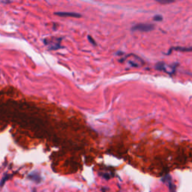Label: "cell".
I'll use <instances>...</instances> for the list:
<instances>
[{"label": "cell", "mask_w": 192, "mask_h": 192, "mask_svg": "<svg viewBox=\"0 0 192 192\" xmlns=\"http://www.w3.org/2000/svg\"><path fill=\"white\" fill-rule=\"evenodd\" d=\"M155 26L152 24L140 23L132 27L131 30L133 31H140V32H149L154 30Z\"/></svg>", "instance_id": "obj_1"}, {"label": "cell", "mask_w": 192, "mask_h": 192, "mask_svg": "<svg viewBox=\"0 0 192 192\" xmlns=\"http://www.w3.org/2000/svg\"><path fill=\"white\" fill-rule=\"evenodd\" d=\"M56 15L62 16V17H80V14H77V13L73 12H58L56 13Z\"/></svg>", "instance_id": "obj_2"}, {"label": "cell", "mask_w": 192, "mask_h": 192, "mask_svg": "<svg viewBox=\"0 0 192 192\" xmlns=\"http://www.w3.org/2000/svg\"><path fill=\"white\" fill-rule=\"evenodd\" d=\"M172 50L182 51V52H186V51H192V47H173L172 49H170V51H172Z\"/></svg>", "instance_id": "obj_3"}, {"label": "cell", "mask_w": 192, "mask_h": 192, "mask_svg": "<svg viewBox=\"0 0 192 192\" xmlns=\"http://www.w3.org/2000/svg\"><path fill=\"white\" fill-rule=\"evenodd\" d=\"M168 185H169V189H170V191L169 192H176V185L173 183L172 181L169 182Z\"/></svg>", "instance_id": "obj_4"}, {"label": "cell", "mask_w": 192, "mask_h": 192, "mask_svg": "<svg viewBox=\"0 0 192 192\" xmlns=\"http://www.w3.org/2000/svg\"><path fill=\"white\" fill-rule=\"evenodd\" d=\"M153 20H154L155 21H161V20H163V17L161 15L158 14V15H155L153 17Z\"/></svg>", "instance_id": "obj_5"}, {"label": "cell", "mask_w": 192, "mask_h": 192, "mask_svg": "<svg viewBox=\"0 0 192 192\" xmlns=\"http://www.w3.org/2000/svg\"><path fill=\"white\" fill-rule=\"evenodd\" d=\"M158 2L161 3V4H170V3L174 2V1H161V0H159Z\"/></svg>", "instance_id": "obj_6"}, {"label": "cell", "mask_w": 192, "mask_h": 192, "mask_svg": "<svg viewBox=\"0 0 192 192\" xmlns=\"http://www.w3.org/2000/svg\"><path fill=\"white\" fill-rule=\"evenodd\" d=\"M88 39H89V41H90V42H91L92 44H93L96 45V41H95V40H94V39H93V38H92L91 37L89 36H89H88Z\"/></svg>", "instance_id": "obj_7"}]
</instances>
